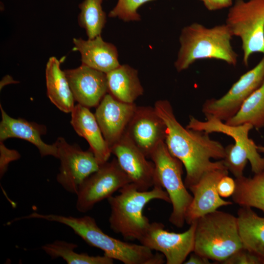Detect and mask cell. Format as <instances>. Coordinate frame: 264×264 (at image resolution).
<instances>
[{"mask_svg": "<svg viewBox=\"0 0 264 264\" xmlns=\"http://www.w3.org/2000/svg\"><path fill=\"white\" fill-rule=\"evenodd\" d=\"M166 126L165 143L170 154L183 164L184 184L189 189L206 172L224 168L225 147L209 133L183 127L177 121L170 102L159 100L154 105Z\"/></svg>", "mask_w": 264, "mask_h": 264, "instance_id": "1", "label": "cell"}, {"mask_svg": "<svg viewBox=\"0 0 264 264\" xmlns=\"http://www.w3.org/2000/svg\"><path fill=\"white\" fill-rule=\"evenodd\" d=\"M210 11L221 9L232 5V0H200Z\"/></svg>", "mask_w": 264, "mask_h": 264, "instance_id": "33", "label": "cell"}, {"mask_svg": "<svg viewBox=\"0 0 264 264\" xmlns=\"http://www.w3.org/2000/svg\"><path fill=\"white\" fill-rule=\"evenodd\" d=\"M108 93L116 99L126 103H134L143 95L144 89L137 70L128 65H120L106 73Z\"/></svg>", "mask_w": 264, "mask_h": 264, "instance_id": "21", "label": "cell"}, {"mask_svg": "<svg viewBox=\"0 0 264 264\" xmlns=\"http://www.w3.org/2000/svg\"><path fill=\"white\" fill-rule=\"evenodd\" d=\"M257 150L260 153L264 154V146L262 145H257Z\"/></svg>", "mask_w": 264, "mask_h": 264, "instance_id": "35", "label": "cell"}, {"mask_svg": "<svg viewBox=\"0 0 264 264\" xmlns=\"http://www.w3.org/2000/svg\"><path fill=\"white\" fill-rule=\"evenodd\" d=\"M64 71L78 104L88 108L97 107L108 93L106 73L83 64Z\"/></svg>", "mask_w": 264, "mask_h": 264, "instance_id": "16", "label": "cell"}, {"mask_svg": "<svg viewBox=\"0 0 264 264\" xmlns=\"http://www.w3.org/2000/svg\"><path fill=\"white\" fill-rule=\"evenodd\" d=\"M55 143L60 161L57 181L67 192L76 194L85 179L98 170L100 165L90 149L83 151L62 137H58Z\"/></svg>", "mask_w": 264, "mask_h": 264, "instance_id": "9", "label": "cell"}, {"mask_svg": "<svg viewBox=\"0 0 264 264\" xmlns=\"http://www.w3.org/2000/svg\"><path fill=\"white\" fill-rule=\"evenodd\" d=\"M196 221L182 233L169 232L161 222L151 223L139 240L140 243L150 249L161 252L167 264H181L194 251Z\"/></svg>", "mask_w": 264, "mask_h": 264, "instance_id": "11", "label": "cell"}, {"mask_svg": "<svg viewBox=\"0 0 264 264\" xmlns=\"http://www.w3.org/2000/svg\"><path fill=\"white\" fill-rule=\"evenodd\" d=\"M47 95L51 102L60 110L71 112L75 99L60 62L55 57L49 58L45 68Z\"/></svg>", "mask_w": 264, "mask_h": 264, "instance_id": "22", "label": "cell"}, {"mask_svg": "<svg viewBox=\"0 0 264 264\" xmlns=\"http://www.w3.org/2000/svg\"><path fill=\"white\" fill-rule=\"evenodd\" d=\"M252 177L235 178L233 201L241 207H254L264 212V170Z\"/></svg>", "mask_w": 264, "mask_h": 264, "instance_id": "24", "label": "cell"}, {"mask_svg": "<svg viewBox=\"0 0 264 264\" xmlns=\"http://www.w3.org/2000/svg\"><path fill=\"white\" fill-rule=\"evenodd\" d=\"M21 157L20 154L16 150L8 149L0 141V177L3 176L7 171L9 164L13 161L19 159Z\"/></svg>", "mask_w": 264, "mask_h": 264, "instance_id": "31", "label": "cell"}, {"mask_svg": "<svg viewBox=\"0 0 264 264\" xmlns=\"http://www.w3.org/2000/svg\"><path fill=\"white\" fill-rule=\"evenodd\" d=\"M103 0H84L79 4L78 23L89 39L101 35L106 22V14L102 7Z\"/></svg>", "mask_w": 264, "mask_h": 264, "instance_id": "27", "label": "cell"}, {"mask_svg": "<svg viewBox=\"0 0 264 264\" xmlns=\"http://www.w3.org/2000/svg\"><path fill=\"white\" fill-rule=\"evenodd\" d=\"M1 121L0 123V141L16 137L26 140L34 145L42 157L51 155L58 158V148L55 143L47 144L41 137L46 132V127L22 118L15 119L9 116L0 105Z\"/></svg>", "mask_w": 264, "mask_h": 264, "instance_id": "18", "label": "cell"}, {"mask_svg": "<svg viewBox=\"0 0 264 264\" xmlns=\"http://www.w3.org/2000/svg\"><path fill=\"white\" fill-rule=\"evenodd\" d=\"M70 123L76 132L89 144L100 165L108 161L111 154L100 127L88 108L79 104L71 111Z\"/></svg>", "mask_w": 264, "mask_h": 264, "instance_id": "19", "label": "cell"}, {"mask_svg": "<svg viewBox=\"0 0 264 264\" xmlns=\"http://www.w3.org/2000/svg\"><path fill=\"white\" fill-rule=\"evenodd\" d=\"M110 151L138 190L148 191L155 185L154 162L147 160L143 153L125 133L110 148Z\"/></svg>", "mask_w": 264, "mask_h": 264, "instance_id": "12", "label": "cell"}, {"mask_svg": "<svg viewBox=\"0 0 264 264\" xmlns=\"http://www.w3.org/2000/svg\"><path fill=\"white\" fill-rule=\"evenodd\" d=\"M264 81V54L259 63L242 75L229 90L219 99H207L203 103L204 115L214 116L225 122L238 111L243 102Z\"/></svg>", "mask_w": 264, "mask_h": 264, "instance_id": "10", "label": "cell"}, {"mask_svg": "<svg viewBox=\"0 0 264 264\" xmlns=\"http://www.w3.org/2000/svg\"><path fill=\"white\" fill-rule=\"evenodd\" d=\"M205 116V121H201L191 116L186 128L209 134L218 132L230 136L234 141L244 145L250 152L252 156V162L250 164L252 172L257 174L264 170V157L258 152L257 145L248 136L249 132L254 128L252 125L245 123L230 125L211 115L206 114Z\"/></svg>", "mask_w": 264, "mask_h": 264, "instance_id": "17", "label": "cell"}, {"mask_svg": "<svg viewBox=\"0 0 264 264\" xmlns=\"http://www.w3.org/2000/svg\"><path fill=\"white\" fill-rule=\"evenodd\" d=\"M119 191V194L107 199L110 209V228L126 239L139 241L151 223L143 214L145 205L154 199L170 203L169 196L162 187L157 185L151 190L141 191L131 183Z\"/></svg>", "mask_w": 264, "mask_h": 264, "instance_id": "4", "label": "cell"}, {"mask_svg": "<svg viewBox=\"0 0 264 264\" xmlns=\"http://www.w3.org/2000/svg\"><path fill=\"white\" fill-rule=\"evenodd\" d=\"M251 154L248 149L240 142L235 141L225 147V155L222 159L224 166L235 178L243 176V171Z\"/></svg>", "mask_w": 264, "mask_h": 264, "instance_id": "28", "label": "cell"}, {"mask_svg": "<svg viewBox=\"0 0 264 264\" xmlns=\"http://www.w3.org/2000/svg\"><path fill=\"white\" fill-rule=\"evenodd\" d=\"M154 0H118L116 6L110 12L109 17L118 18L124 22L139 21L137 10L144 3Z\"/></svg>", "mask_w": 264, "mask_h": 264, "instance_id": "29", "label": "cell"}, {"mask_svg": "<svg viewBox=\"0 0 264 264\" xmlns=\"http://www.w3.org/2000/svg\"><path fill=\"white\" fill-rule=\"evenodd\" d=\"M225 24L233 36L241 40L245 66L253 53L264 54V0H236Z\"/></svg>", "mask_w": 264, "mask_h": 264, "instance_id": "7", "label": "cell"}, {"mask_svg": "<svg viewBox=\"0 0 264 264\" xmlns=\"http://www.w3.org/2000/svg\"><path fill=\"white\" fill-rule=\"evenodd\" d=\"M137 106L121 102L107 93L97 106L94 115L110 148L124 134Z\"/></svg>", "mask_w": 264, "mask_h": 264, "instance_id": "15", "label": "cell"}, {"mask_svg": "<svg viewBox=\"0 0 264 264\" xmlns=\"http://www.w3.org/2000/svg\"><path fill=\"white\" fill-rule=\"evenodd\" d=\"M237 218L243 248L264 263V217L258 216L251 207H241Z\"/></svg>", "mask_w": 264, "mask_h": 264, "instance_id": "23", "label": "cell"}, {"mask_svg": "<svg viewBox=\"0 0 264 264\" xmlns=\"http://www.w3.org/2000/svg\"><path fill=\"white\" fill-rule=\"evenodd\" d=\"M73 50L81 54L82 64L105 73L120 65L116 47L105 42L101 35L87 40L73 38Z\"/></svg>", "mask_w": 264, "mask_h": 264, "instance_id": "20", "label": "cell"}, {"mask_svg": "<svg viewBox=\"0 0 264 264\" xmlns=\"http://www.w3.org/2000/svg\"><path fill=\"white\" fill-rule=\"evenodd\" d=\"M228 172L226 167L210 171L190 187L193 199L186 213L185 222L188 224L220 207L232 204L231 201L223 199L217 190L218 182L222 177L228 175Z\"/></svg>", "mask_w": 264, "mask_h": 264, "instance_id": "14", "label": "cell"}, {"mask_svg": "<svg viewBox=\"0 0 264 264\" xmlns=\"http://www.w3.org/2000/svg\"><path fill=\"white\" fill-rule=\"evenodd\" d=\"M155 167V185L165 189L172 205L169 218L171 223L182 228L185 222L186 211L193 195L188 191L182 178L183 164L169 152L165 141L160 142L150 155Z\"/></svg>", "mask_w": 264, "mask_h": 264, "instance_id": "6", "label": "cell"}, {"mask_svg": "<svg viewBox=\"0 0 264 264\" xmlns=\"http://www.w3.org/2000/svg\"><path fill=\"white\" fill-rule=\"evenodd\" d=\"M132 183L116 158L100 165L81 184L76 194V209L81 213L91 210L99 202L108 199L116 191Z\"/></svg>", "mask_w": 264, "mask_h": 264, "instance_id": "8", "label": "cell"}, {"mask_svg": "<svg viewBox=\"0 0 264 264\" xmlns=\"http://www.w3.org/2000/svg\"><path fill=\"white\" fill-rule=\"evenodd\" d=\"M224 264H264L263 260L248 250L242 248L224 262Z\"/></svg>", "mask_w": 264, "mask_h": 264, "instance_id": "30", "label": "cell"}, {"mask_svg": "<svg viewBox=\"0 0 264 264\" xmlns=\"http://www.w3.org/2000/svg\"><path fill=\"white\" fill-rule=\"evenodd\" d=\"M236 188L235 179L228 175L222 177L217 184V190L220 197L228 198L232 196Z\"/></svg>", "mask_w": 264, "mask_h": 264, "instance_id": "32", "label": "cell"}, {"mask_svg": "<svg viewBox=\"0 0 264 264\" xmlns=\"http://www.w3.org/2000/svg\"><path fill=\"white\" fill-rule=\"evenodd\" d=\"M78 245L73 242L56 240L41 246L52 259L61 258L68 264H112L113 259L105 255L90 256L74 251Z\"/></svg>", "mask_w": 264, "mask_h": 264, "instance_id": "26", "label": "cell"}, {"mask_svg": "<svg viewBox=\"0 0 264 264\" xmlns=\"http://www.w3.org/2000/svg\"><path fill=\"white\" fill-rule=\"evenodd\" d=\"M25 218L64 224L71 228L89 245L102 250L104 255L125 264H161L165 262L162 254H154L152 250L141 244L123 242L105 233L95 219L88 216L74 217L33 212Z\"/></svg>", "mask_w": 264, "mask_h": 264, "instance_id": "2", "label": "cell"}, {"mask_svg": "<svg viewBox=\"0 0 264 264\" xmlns=\"http://www.w3.org/2000/svg\"><path fill=\"white\" fill-rule=\"evenodd\" d=\"M225 123L230 125L248 123L257 129L264 127V81L243 102L235 115Z\"/></svg>", "mask_w": 264, "mask_h": 264, "instance_id": "25", "label": "cell"}, {"mask_svg": "<svg viewBox=\"0 0 264 264\" xmlns=\"http://www.w3.org/2000/svg\"><path fill=\"white\" fill-rule=\"evenodd\" d=\"M125 133L147 158L161 141H165L166 126L154 107L137 106Z\"/></svg>", "mask_w": 264, "mask_h": 264, "instance_id": "13", "label": "cell"}, {"mask_svg": "<svg viewBox=\"0 0 264 264\" xmlns=\"http://www.w3.org/2000/svg\"><path fill=\"white\" fill-rule=\"evenodd\" d=\"M185 264H210V260L193 252L190 254L189 259L185 261Z\"/></svg>", "mask_w": 264, "mask_h": 264, "instance_id": "34", "label": "cell"}, {"mask_svg": "<svg viewBox=\"0 0 264 264\" xmlns=\"http://www.w3.org/2000/svg\"><path fill=\"white\" fill-rule=\"evenodd\" d=\"M193 252L222 264L243 248L237 217L218 210L196 220Z\"/></svg>", "mask_w": 264, "mask_h": 264, "instance_id": "5", "label": "cell"}, {"mask_svg": "<svg viewBox=\"0 0 264 264\" xmlns=\"http://www.w3.org/2000/svg\"><path fill=\"white\" fill-rule=\"evenodd\" d=\"M233 35L224 23L206 27L198 23L185 26L179 41L180 47L175 66L178 72L187 69L198 60L215 59L235 66L238 54L231 41Z\"/></svg>", "mask_w": 264, "mask_h": 264, "instance_id": "3", "label": "cell"}]
</instances>
